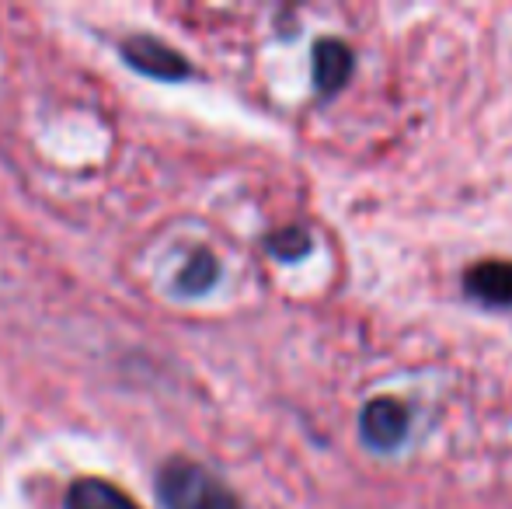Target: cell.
I'll use <instances>...</instances> for the list:
<instances>
[{"label": "cell", "mask_w": 512, "mask_h": 509, "mask_svg": "<svg viewBox=\"0 0 512 509\" xmlns=\"http://www.w3.org/2000/svg\"><path fill=\"white\" fill-rule=\"evenodd\" d=\"M157 499L164 509H241L220 478L185 457H171L161 468Z\"/></svg>", "instance_id": "obj_1"}, {"label": "cell", "mask_w": 512, "mask_h": 509, "mask_svg": "<svg viewBox=\"0 0 512 509\" xmlns=\"http://www.w3.org/2000/svg\"><path fill=\"white\" fill-rule=\"evenodd\" d=\"M122 60L140 74L157 77V81H185L192 74L182 53L164 46L161 39H150V35H133V39L122 42Z\"/></svg>", "instance_id": "obj_2"}, {"label": "cell", "mask_w": 512, "mask_h": 509, "mask_svg": "<svg viewBox=\"0 0 512 509\" xmlns=\"http://www.w3.org/2000/svg\"><path fill=\"white\" fill-rule=\"evenodd\" d=\"M359 436L373 450H394L408 436V408L398 398H373L359 415Z\"/></svg>", "instance_id": "obj_3"}, {"label": "cell", "mask_w": 512, "mask_h": 509, "mask_svg": "<svg viewBox=\"0 0 512 509\" xmlns=\"http://www.w3.org/2000/svg\"><path fill=\"white\" fill-rule=\"evenodd\" d=\"M464 290L485 307H512V262L492 258V262L471 265L464 276Z\"/></svg>", "instance_id": "obj_4"}, {"label": "cell", "mask_w": 512, "mask_h": 509, "mask_svg": "<svg viewBox=\"0 0 512 509\" xmlns=\"http://www.w3.org/2000/svg\"><path fill=\"white\" fill-rule=\"evenodd\" d=\"M352 49L342 39H317L314 46V88L321 98H331L349 84L352 77Z\"/></svg>", "instance_id": "obj_5"}, {"label": "cell", "mask_w": 512, "mask_h": 509, "mask_svg": "<svg viewBox=\"0 0 512 509\" xmlns=\"http://www.w3.org/2000/svg\"><path fill=\"white\" fill-rule=\"evenodd\" d=\"M67 509H140L126 492L115 485L102 482V478H77L67 492Z\"/></svg>", "instance_id": "obj_6"}, {"label": "cell", "mask_w": 512, "mask_h": 509, "mask_svg": "<svg viewBox=\"0 0 512 509\" xmlns=\"http://www.w3.org/2000/svg\"><path fill=\"white\" fill-rule=\"evenodd\" d=\"M216 276H220V262L209 252H196L185 262V269L178 272L175 290L182 293V297H199V293H206L209 286L216 283Z\"/></svg>", "instance_id": "obj_7"}, {"label": "cell", "mask_w": 512, "mask_h": 509, "mask_svg": "<svg viewBox=\"0 0 512 509\" xmlns=\"http://www.w3.org/2000/svg\"><path fill=\"white\" fill-rule=\"evenodd\" d=\"M265 248H269V255L283 258V262H297V258L310 252V234L304 227H283V231L265 238Z\"/></svg>", "instance_id": "obj_8"}]
</instances>
